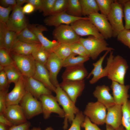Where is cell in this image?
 Returning a JSON list of instances; mask_svg holds the SVG:
<instances>
[{
  "label": "cell",
  "instance_id": "obj_11",
  "mask_svg": "<svg viewBox=\"0 0 130 130\" xmlns=\"http://www.w3.org/2000/svg\"><path fill=\"white\" fill-rule=\"evenodd\" d=\"M70 25L79 36H92L100 39H104L94 24L89 20L85 19L77 20Z\"/></svg>",
  "mask_w": 130,
  "mask_h": 130
},
{
  "label": "cell",
  "instance_id": "obj_29",
  "mask_svg": "<svg viewBox=\"0 0 130 130\" xmlns=\"http://www.w3.org/2000/svg\"><path fill=\"white\" fill-rule=\"evenodd\" d=\"M89 59V57L81 56L72 53L62 60V66L66 68L83 65Z\"/></svg>",
  "mask_w": 130,
  "mask_h": 130
},
{
  "label": "cell",
  "instance_id": "obj_21",
  "mask_svg": "<svg viewBox=\"0 0 130 130\" xmlns=\"http://www.w3.org/2000/svg\"><path fill=\"white\" fill-rule=\"evenodd\" d=\"M130 87L129 85L122 84L112 81L110 88L115 104L122 105L128 100L130 96L128 91Z\"/></svg>",
  "mask_w": 130,
  "mask_h": 130
},
{
  "label": "cell",
  "instance_id": "obj_52",
  "mask_svg": "<svg viewBox=\"0 0 130 130\" xmlns=\"http://www.w3.org/2000/svg\"><path fill=\"white\" fill-rule=\"evenodd\" d=\"M35 10L34 6L30 3H27L22 7V10L25 14H30L33 13Z\"/></svg>",
  "mask_w": 130,
  "mask_h": 130
},
{
  "label": "cell",
  "instance_id": "obj_9",
  "mask_svg": "<svg viewBox=\"0 0 130 130\" xmlns=\"http://www.w3.org/2000/svg\"><path fill=\"white\" fill-rule=\"evenodd\" d=\"M39 100L41 102L44 118L48 119L52 113L58 114L61 117H64L65 113L60 107L56 97L52 94L42 95Z\"/></svg>",
  "mask_w": 130,
  "mask_h": 130
},
{
  "label": "cell",
  "instance_id": "obj_7",
  "mask_svg": "<svg viewBox=\"0 0 130 130\" xmlns=\"http://www.w3.org/2000/svg\"><path fill=\"white\" fill-rule=\"evenodd\" d=\"M107 109L105 106L98 101L91 102L87 104L83 113L93 123L102 125L105 123Z\"/></svg>",
  "mask_w": 130,
  "mask_h": 130
},
{
  "label": "cell",
  "instance_id": "obj_56",
  "mask_svg": "<svg viewBox=\"0 0 130 130\" xmlns=\"http://www.w3.org/2000/svg\"><path fill=\"white\" fill-rule=\"evenodd\" d=\"M26 0H16L17 5L21 6V5L25 3H26Z\"/></svg>",
  "mask_w": 130,
  "mask_h": 130
},
{
  "label": "cell",
  "instance_id": "obj_20",
  "mask_svg": "<svg viewBox=\"0 0 130 130\" xmlns=\"http://www.w3.org/2000/svg\"><path fill=\"white\" fill-rule=\"evenodd\" d=\"M3 114L14 125L22 124L27 121L23 110L19 104L12 105L7 106Z\"/></svg>",
  "mask_w": 130,
  "mask_h": 130
},
{
  "label": "cell",
  "instance_id": "obj_6",
  "mask_svg": "<svg viewBox=\"0 0 130 130\" xmlns=\"http://www.w3.org/2000/svg\"><path fill=\"white\" fill-rule=\"evenodd\" d=\"M107 17L112 28L113 37H117L119 32L125 28L123 22L124 15L123 5L117 0H114Z\"/></svg>",
  "mask_w": 130,
  "mask_h": 130
},
{
  "label": "cell",
  "instance_id": "obj_58",
  "mask_svg": "<svg viewBox=\"0 0 130 130\" xmlns=\"http://www.w3.org/2000/svg\"><path fill=\"white\" fill-rule=\"evenodd\" d=\"M45 130H54L51 127H48Z\"/></svg>",
  "mask_w": 130,
  "mask_h": 130
},
{
  "label": "cell",
  "instance_id": "obj_57",
  "mask_svg": "<svg viewBox=\"0 0 130 130\" xmlns=\"http://www.w3.org/2000/svg\"><path fill=\"white\" fill-rule=\"evenodd\" d=\"M41 128L39 127H34L31 130H40Z\"/></svg>",
  "mask_w": 130,
  "mask_h": 130
},
{
  "label": "cell",
  "instance_id": "obj_38",
  "mask_svg": "<svg viewBox=\"0 0 130 130\" xmlns=\"http://www.w3.org/2000/svg\"><path fill=\"white\" fill-rule=\"evenodd\" d=\"M16 34L15 32L8 29L6 32L4 39V48L10 53Z\"/></svg>",
  "mask_w": 130,
  "mask_h": 130
},
{
  "label": "cell",
  "instance_id": "obj_36",
  "mask_svg": "<svg viewBox=\"0 0 130 130\" xmlns=\"http://www.w3.org/2000/svg\"><path fill=\"white\" fill-rule=\"evenodd\" d=\"M14 64L10 53L4 48L0 49V65L4 67Z\"/></svg>",
  "mask_w": 130,
  "mask_h": 130
},
{
  "label": "cell",
  "instance_id": "obj_35",
  "mask_svg": "<svg viewBox=\"0 0 130 130\" xmlns=\"http://www.w3.org/2000/svg\"><path fill=\"white\" fill-rule=\"evenodd\" d=\"M101 13L108 16L111 10L113 0H96Z\"/></svg>",
  "mask_w": 130,
  "mask_h": 130
},
{
  "label": "cell",
  "instance_id": "obj_8",
  "mask_svg": "<svg viewBox=\"0 0 130 130\" xmlns=\"http://www.w3.org/2000/svg\"><path fill=\"white\" fill-rule=\"evenodd\" d=\"M22 7L16 5L12 11L6 25L8 30L18 34L27 27L28 24Z\"/></svg>",
  "mask_w": 130,
  "mask_h": 130
},
{
  "label": "cell",
  "instance_id": "obj_50",
  "mask_svg": "<svg viewBox=\"0 0 130 130\" xmlns=\"http://www.w3.org/2000/svg\"><path fill=\"white\" fill-rule=\"evenodd\" d=\"M26 3H30L34 7L35 10L42 12L43 0H26Z\"/></svg>",
  "mask_w": 130,
  "mask_h": 130
},
{
  "label": "cell",
  "instance_id": "obj_16",
  "mask_svg": "<svg viewBox=\"0 0 130 130\" xmlns=\"http://www.w3.org/2000/svg\"><path fill=\"white\" fill-rule=\"evenodd\" d=\"M88 18L73 17L67 14L66 11H64L47 17L44 20V22L46 25L56 27L62 24L70 25L77 20Z\"/></svg>",
  "mask_w": 130,
  "mask_h": 130
},
{
  "label": "cell",
  "instance_id": "obj_12",
  "mask_svg": "<svg viewBox=\"0 0 130 130\" xmlns=\"http://www.w3.org/2000/svg\"><path fill=\"white\" fill-rule=\"evenodd\" d=\"M88 17L104 39L113 37L112 28L106 16L98 12L92 14Z\"/></svg>",
  "mask_w": 130,
  "mask_h": 130
},
{
  "label": "cell",
  "instance_id": "obj_5",
  "mask_svg": "<svg viewBox=\"0 0 130 130\" xmlns=\"http://www.w3.org/2000/svg\"><path fill=\"white\" fill-rule=\"evenodd\" d=\"M27 119H30L42 113L40 101L27 92L19 104Z\"/></svg>",
  "mask_w": 130,
  "mask_h": 130
},
{
  "label": "cell",
  "instance_id": "obj_44",
  "mask_svg": "<svg viewBox=\"0 0 130 130\" xmlns=\"http://www.w3.org/2000/svg\"><path fill=\"white\" fill-rule=\"evenodd\" d=\"M14 8L11 6L5 7L0 6V22L6 24L9 18L10 13Z\"/></svg>",
  "mask_w": 130,
  "mask_h": 130
},
{
  "label": "cell",
  "instance_id": "obj_48",
  "mask_svg": "<svg viewBox=\"0 0 130 130\" xmlns=\"http://www.w3.org/2000/svg\"><path fill=\"white\" fill-rule=\"evenodd\" d=\"M7 30L6 23L0 22V49L4 48V41Z\"/></svg>",
  "mask_w": 130,
  "mask_h": 130
},
{
  "label": "cell",
  "instance_id": "obj_32",
  "mask_svg": "<svg viewBox=\"0 0 130 130\" xmlns=\"http://www.w3.org/2000/svg\"><path fill=\"white\" fill-rule=\"evenodd\" d=\"M66 13L71 16L82 17V11L79 0H68Z\"/></svg>",
  "mask_w": 130,
  "mask_h": 130
},
{
  "label": "cell",
  "instance_id": "obj_42",
  "mask_svg": "<svg viewBox=\"0 0 130 130\" xmlns=\"http://www.w3.org/2000/svg\"><path fill=\"white\" fill-rule=\"evenodd\" d=\"M125 28L130 29V0H125L123 5Z\"/></svg>",
  "mask_w": 130,
  "mask_h": 130
},
{
  "label": "cell",
  "instance_id": "obj_40",
  "mask_svg": "<svg viewBox=\"0 0 130 130\" xmlns=\"http://www.w3.org/2000/svg\"><path fill=\"white\" fill-rule=\"evenodd\" d=\"M68 2V0H56L51 15L66 11Z\"/></svg>",
  "mask_w": 130,
  "mask_h": 130
},
{
  "label": "cell",
  "instance_id": "obj_45",
  "mask_svg": "<svg viewBox=\"0 0 130 130\" xmlns=\"http://www.w3.org/2000/svg\"><path fill=\"white\" fill-rule=\"evenodd\" d=\"M8 89L9 88L0 91V114H3L6 108V97Z\"/></svg>",
  "mask_w": 130,
  "mask_h": 130
},
{
  "label": "cell",
  "instance_id": "obj_27",
  "mask_svg": "<svg viewBox=\"0 0 130 130\" xmlns=\"http://www.w3.org/2000/svg\"><path fill=\"white\" fill-rule=\"evenodd\" d=\"M15 40L32 44H40L35 34L28 28L17 34Z\"/></svg>",
  "mask_w": 130,
  "mask_h": 130
},
{
  "label": "cell",
  "instance_id": "obj_55",
  "mask_svg": "<svg viewBox=\"0 0 130 130\" xmlns=\"http://www.w3.org/2000/svg\"><path fill=\"white\" fill-rule=\"evenodd\" d=\"M9 127L8 126L6 125L0 123V130H8Z\"/></svg>",
  "mask_w": 130,
  "mask_h": 130
},
{
  "label": "cell",
  "instance_id": "obj_54",
  "mask_svg": "<svg viewBox=\"0 0 130 130\" xmlns=\"http://www.w3.org/2000/svg\"><path fill=\"white\" fill-rule=\"evenodd\" d=\"M106 130H126L122 125L117 129H115L110 126L106 125Z\"/></svg>",
  "mask_w": 130,
  "mask_h": 130
},
{
  "label": "cell",
  "instance_id": "obj_41",
  "mask_svg": "<svg viewBox=\"0 0 130 130\" xmlns=\"http://www.w3.org/2000/svg\"><path fill=\"white\" fill-rule=\"evenodd\" d=\"M117 40L130 49V29L124 28L118 34Z\"/></svg>",
  "mask_w": 130,
  "mask_h": 130
},
{
  "label": "cell",
  "instance_id": "obj_24",
  "mask_svg": "<svg viewBox=\"0 0 130 130\" xmlns=\"http://www.w3.org/2000/svg\"><path fill=\"white\" fill-rule=\"evenodd\" d=\"M36 62V69L32 77L41 82L52 91L55 92L56 87L52 83L49 72L45 66Z\"/></svg>",
  "mask_w": 130,
  "mask_h": 130
},
{
  "label": "cell",
  "instance_id": "obj_43",
  "mask_svg": "<svg viewBox=\"0 0 130 130\" xmlns=\"http://www.w3.org/2000/svg\"><path fill=\"white\" fill-rule=\"evenodd\" d=\"M56 0H43L42 12L45 16L51 15L52 11Z\"/></svg>",
  "mask_w": 130,
  "mask_h": 130
},
{
  "label": "cell",
  "instance_id": "obj_1",
  "mask_svg": "<svg viewBox=\"0 0 130 130\" xmlns=\"http://www.w3.org/2000/svg\"><path fill=\"white\" fill-rule=\"evenodd\" d=\"M107 59L105 68L108 78L120 84H124L125 76L129 66L125 59L119 55L114 57L112 51Z\"/></svg>",
  "mask_w": 130,
  "mask_h": 130
},
{
  "label": "cell",
  "instance_id": "obj_14",
  "mask_svg": "<svg viewBox=\"0 0 130 130\" xmlns=\"http://www.w3.org/2000/svg\"><path fill=\"white\" fill-rule=\"evenodd\" d=\"M24 77L26 91L38 100H39L42 95L52 94L51 91L41 82L32 77Z\"/></svg>",
  "mask_w": 130,
  "mask_h": 130
},
{
  "label": "cell",
  "instance_id": "obj_39",
  "mask_svg": "<svg viewBox=\"0 0 130 130\" xmlns=\"http://www.w3.org/2000/svg\"><path fill=\"white\" fill-rule=\"evenodd\" d=\"M85 117L83 113L79 111L76 115L70 127L68 130H81V125L84 120Z\"/></svg>",
  "mask_w": 130,
  "mask_h": 130
},
{
  "label": "cell",
  "instance_id": "obj_26",
  "mask_svg": "<svg viewBox=\"0 0 130 130\" xmlns=\"http://www.w3.org/2000/svg\"><path fill=\"white\" fill-rule=\"evenodd\" d=\"M41 44H32L15 40L10 53L23 55L31 54L33 51Z\"/></svg>",
  "mask_w": 130,
  "mask_h": 130
},
{
  "label": "cell",
  "instance_id": "obj_47",
  "mask_svg": "<svg viewBox=\"0 0 130 130\" xmlns=\"http://www.w3.org/2000/svg\"><path fill=\"white\" fill-rule=\"evenodd\" d=\"M9 84L6 73L4 70L0 72V91L9 88Z\"/></svg>",
  "mask_w": 130,
  "mask_h": 130
},
{
  "label": "cell",
  "instance_id": "obj_59",
  "mask_svg": "<svg viewBox=\"0 0 130 130\" xmlns=\"http://www.w3.org/2000/svg\"></svg>",
  "mask_w": 130,
  "mask_h": 130
},
{
  "label": "cell",
  "instance_id": "obj_30",
  "mask_svg": "<svg viewBox=\"0 0 130 130\" xmlns=\"http://www.w3.org/2000/svg\"><path fill=\"white\" fill-rule=\"evenodd\" d=\"M51 53L40 44L33 51L31 55L36 61L45 66Z\"/></svg>",
  "mask_w": 130,
  "mask_h": 130
},
{
  "label": "cell",
  "instance_id": "obj_49",
  "mask_svg": "<svg viewBox=\"0 0 130 130\" xmlns=\"http://www.w3.org/2000/svg\"><path fill=\"white\" fill-rule=\"evenodd\" d=\"M31 126V123L27 121L22 124L14 125L10 127L8 130H30Z\"/></svg>",
  "mask_w": 130,
  "mask_h": 130
},
{
  "label": "cell",
  "instance_id": "obj_17",
  "mask_svg": "<svg viewBox=\"0 0 130 130\" xmlns=\"http://www.w3.org/2000/svg\"><path fill=\"white\" fill-rule=\"evenodd\" d=\"M25 89L24 79L23 76L15 84L14 87L6 97V105L19 104L20 101L27 92Z\"/></svg>",
  "mask_w": 130,
  "mask_h": 130
},
{
  "label": "cell",
  "instance_id": "obj_28",
  "mask_svg": "<svg viewBox=\"0 0 130 130\" xmlns=\"http://www.w3.org/2000/svg\"><path fill=\"white\" fill-rule=\"evenodd\" d=\"M82 15L88 16L98 13L99 9L96 0H79Z\"/></svg>",
  "mask_w": 130,
  "mask_h": 130
},
{
  "label": "cell",
  "instance_id": "obj_18",
  "mask_svg": "<svg viewBox=\"0 0 130 130\" xmlns=\"http://www.w3.org/2000/svg\"><path fill=\"white\" fill-rule=\"evenodd\" d=\"M62 60L52 52L50 53L45 65L49 73L51 82L56 87L59 85L57 77L63 67Z\"/></svg>",
  "mask_w": 130,
  "mask_h": 130
},
{
  "label": "cell",
  "instance_id": "obj_22",
  "mask_svg": "<svg viewBox=\"0 0 130 130\" xmlns=\"http://www.w3.org/2000/svg\"><path fill=\"white\" fill-rule=\"evenodd\" d=\"M88 74L87 70L83 64L66 68L62 78L63 80H81L86 78Z\"/></svg>",
  "mask_w": 130,
  "mask_h": 130
},
{
  "label": "cell",
  "instance_id": "obj_53",
  "mask_svg": "<svg viewBox=\"0 0 130 130\" xmlns=\"http://www.w3.org/2000/svg\"><path fill=\"white\" fill-rule=\"evenodd\" d=\"M0 123L5 124L9 127L14 125L3 114H0Z\"/></svg>",
  "mask_w": 130,
  "mask_h": 130
},
{
  "label": "cell",
  "instance_id": "obj_37",
  "mask_svg": "<svg viewBox=\"0 0 130 130\" xmlns=\"http://www.w3.org/2000/svg\"><path fill=\"white\" fill-rule=\"evenodd\" d=\"M70 45L72 53L81 56L90 58L85 48L79 41L70 44Z\"/></svg>",
  "mask_w": 130,
  "mask_h": 130
},
{
  "label": "cell",
  "instance_id": "obj_3",
  "mask_svg": "<svg viewBox=\"0 0 130 130\" xmlns=\"http://www.w3.org/2000/svg\"><path fill=\"white\" fill-rule=\"evenodd\" d=\"M79 42L84 46L89 53L90 58L96 59L104 51L110 52L114 50L108 46V44L104 39H100L92 36L86 38H80Z\"/></svg>",
  "mask_w": 130,
  "mask_h": 130
},
{
  "label": "cell",
  "instance_id": "obj_23",
  "mask_svg": "<svg viewBox=\"0 0 130 130\" xmlns=\"http://www.w3.org/2000/svg\"><path fill=\"white\" fill-rule=\"evenodd\" d=\"M110 89L105 85H98L93 92L97 101L105 106L107 108L115 104L113 96L110 93Z\"/></svg>",
  "mask_w": 130,
  "mask_h": 130
},
{
  "label": "cell",
  "instance_id": "obj_4",
  "mask_svg": "<svg viewBox=\"0 0 130 130\" xmlns=\"http://www.w3.org/2000/svg\"><path fill=\"white\" fill-rule=\"evenodd\" d=\"M14 65L23 76L32 77L36 69V62L31 55H23L10 53Z\"/></svg>",
  "mask_w": 130,
  "mask_h": 130
},
{
  "label": "cell",
  "instance_id": "obj_19",
  "mask_svg": "<svg viewBox=\"0 0 130 130\" xmlns=\"http://www.w3.org/2000/svg\"><path fill=\"white\" fill-rule=\"evenodd\" d=\"M122 105L115 104L107 108V112L105 120L106 125L117 129L122 125Z\"/></svg>",
  "mask_w": 130,
  "mask_h": 130
},
{
  "label": "cell",
  "instance_id": "obj_10",
  "mask_svg": "<svg viewBox=\"0 0 130 130\" xmlns=\"http://www.w3.org/2000/svg\"><path fill=\"white\" fill-rule=\"evenodd\" d=\"M52 34L54 38L60 43L71 44L79 42L80 38L69 25L62 24L55 27Z\"/></svg>",
  "mask_w": 130,
  "mask_h": 130
},
{
  "label": "cell",
  "instance_id": "obj_2",
  "mask_svg": "<svg viewBox=\"0 0 130 130\" xmlns=\"http://www.w3.org/2000/svg\"><path fill=\"white\" fill-rule=\"evenodd\" d=\"M55 93L58 102L62 107L65 113L63 128L65 130L68 127V121L71 124L76 115L80 111L59 85L56 87Z\"/></svg>",
  "mask_w": 130,
  "mask_h": 130
},
{
  "label": "cell",
  "instance_id": "obj_15",
  "mask_svg": "<svg viewBox=\"0 0 130 130\" xmlns=\"http://www.w3.org/2000/svg\"><path fill=\"white\" fill-rule=\"evenodd\" d=\"M27 27L36 36L41 46L50 53L53 52L59 44L56 40H50L44 35L43 32L48 30L45 26L41 25L29 24Z\"/></svg>",
  "mask_w": 130,
  "mask_h": 130
},
{
  "label": "cell",
  "instance_id": "obj_46",
  "mask_svg": "<svg viewBox=\"0 0 130 130\" xmlns=\"http://www.w3.org/2000/svg\"><path fill=\"white\" fill-rule=\"evenodd\" d=\"M81 127L84 128L85 130H102L97 125L92 123L90 119L86 116L81 125Z\"/></svg>",
  "mask_w": 130,
  "mask_h": 130
},
{
  "label": "cell",
  "instance_id": "obj_51",
  "mask_svg": "<svg viewBox=\"0 0 130 130\" xmlns=\"http://www.w3.org/2000/svg\"><path fill=\"white\" fill-rule=\"evenodd\" d=\"M0 6L5 7L11 6L14 8L17 5L16 0H0Z\"/></svg>",
  "mask_w": 130,
  "mask_h": 130
},
{
  "label": "cell",
  "instance_id": "obj_25",
  "mask_svg": "<svg viewBox=\"0 0 130 130\" xmlns=\"http://www.w3.org/2000/svg\"><path fill=\"white\" fill-rule=\"evenodd\" d=\"M110 52L109 51H106L104 55L100 57L97 61L93 64L94 68L86 78L87 79H89L92 75L93 76L92 78L89 81L90 84H95L101 78L107 77L106 69L105 67L103 68L102 64L105 57Z\"/></svg>",
  "mask_w": 130,
  "mask_h": 130
},
{
  "label": "cell",
  "instance_id": "obj_31",
  "mask_svg": "<svg viewBox=\"0 0 130 130\" xmlns=\"http://www.w3.org/2000/svg\"><path fill=\"white\" fill-rule=\"evenodd\" d=\"M3 70L9 84L12 83H16L23 76L14 64L4 67Z\"/></svg>",
  "mask_w": 130,
  "mask_h": 130
},
{
  "label": "cell",
  "instance_id": "obj_33",
  "mask_svg": "<svg viewBox=\"0 0 130 130\" xmlns=\"http://www.w3.org/2000/svg\"><path fill=\"white\" fill-rule=\"evenodd\" d=\"M52 52L62 60L72 53L70 44L64 43H59L54 49Z\"/></svg>",
  "mask_w": 130,
  "mask_h": 130
},
{
  "label": "cell",
  "instance_id": "obj_13",
  "mask_svg": "<svg viewBox=\"0 0 130 130\" xmlns=\"http://www.w3.org/2000/svg\"><path fill=\"white\" fill-rule=\"evenodd\" d=\"M59 85L75 104L77 98L81 95L84 89L85 83L84 80L78 81L63 80Z\"/></svg>",
  "mask_w": 130,
  "mask_h": 130
},
{
  "label": "cell",
  "instance_id": "obj_34",
  "mask_svg": "<svg viewBox=\"0 0 130 130\" xmlns=\"http://www.w3.org/2000/svg\"><path fill=\"white\" fill-rule=\"evenodd\" d=\"M122 107V125L126 130H130V100H128Z\"/></svg>",
  "mask_w": 130,
  "mask_h": 130
}]
</instances>
